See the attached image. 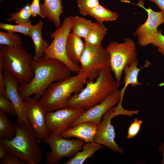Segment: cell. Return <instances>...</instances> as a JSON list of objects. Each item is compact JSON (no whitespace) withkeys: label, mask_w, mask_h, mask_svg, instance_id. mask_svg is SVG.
I'll return each mask as SVG.
<instances>
[{"label":"cell","mask_w":164,"mask_h":164,"mask_svg":"<svg viewBox=\"0 0 164 164\" xmlns=\"http://www.w3.org/2000/svg\"><path fill=\"white\" fill-rule=\"evenodd\" d=\"M106 50L109 55L111 70L115 80L120 82L124 69L137 60L136 45L132 39L126 38L123 43L110 42Z\"/></svg>","instance_id":"7"},{"label":"cell","mask_w":164,"mask_h":164,"mask_svg":"<svg viewBox=\"0 0 164 164\" xmlns=\"http://www.w3.org/2000/svg\"><path fill=\"white\" fill-rule=\"evenodd\" d=\"M138 60H136L130 65L126 67L124 70L125 77L123 83L124 85L121 90L122 97H123L126 89L129 85L132 87H135L142 84V83L138 81L139 73L142 69L148 67L151 64L150 62L146 60L144 65L139 68L138 67Z\"/></svg>","instance_id":"19"},{"label":"cell","mask_w":164,"mask_h":164,"mask_svg":"<svg viewBox=\"0 0 164 164\" xmlns=\"http://www.w3.org/2000/svg\"><path fill=\"white\" fill-rule=\"evenodd\" d=\"M104 146L95 142L86 143L82 147L83 150L77 152L64 164H82L88 158L93 156L94 153Z\"/></svg>","instance_id":"21"},{"label":"cell","mask_w":164,"mask_h":164,"mask_svg":"<svg viewBox=\"0 0 164 164\" xmlns=\"http://www.w3.org/2000/svg\"><path fill=\"white\" fill-rule=\"evenodd\" d=\"M144 4L143 0H138L136 4H132L144 9L148 14L146 21L139 26L134 34L137 37L138 43L141 46L152 44L157 36L158 27L164 23V15L162 12H155L150 7L146 8Z\"/></svg>","instance_id":"10"},{"label":"cell","mask_w":164,"mask_h":164,"mask_svg":"<svg viewBox=\"0 0 164 164\" xmlns=\"http://www.w3.org/2000/svg\"><path fill=\"white\" fill-rule=\"evenodd\" d=\"M148 1L153 2L161 10L164 15V0H148Z\"/></svg>","instance_id":"36"},{"label":"cell","mask_w":164,"mask_h":164,"mask_svg":"<svg viewBox=\"0 0 164 164\" xmlns=\"http://www.w3.org/2000/svg\"><path fill=\"white\" fill-rule=\"evenodd\" d=\"M79 93L67 99L66 107L88 110L102 102L113 92L118 89L120 82L114 80L110 67L102 71L94 81H88Z\"/></svg>","instance_id":"2"},{"label":"cell","mask_w":164,"mask_h":164,"mask_svg":"<svg viewBox=\"0 0 164 164\" xmlns=\"http://www.w3.org/2000/svg\"><path fill=\"white\" fill-rule=\"evenodd\" d=\"M107 29L103 24L94 22L87 37L84 39L86 43L98 45L101 43L107 34Z\"/></svg>","instance_id":"22"},{"label":"cell","mask_w":164,"mask_h":164,"mask_svg":"<svg viewBox=\"0 0 164 164\" xmlns=\"http://www.w3.org/2000/svg\"><path fill=\"white\" fill-rule=\"evenodd\" d=\"M40 4L39 0H33L30 4V9L32 16L36 17L39 15L43 18L40 10Z\"/></svg>","instance_id":"34"},{"label":"cell","mask_w":164,"mask_h":164,"mask_svg":"<svg viewBox=\"0 0 164 164\" xmlns=\"http://www.w3.org/2000/svg\"><path fill=\"white\" fill-rule=\"evenodd\" d=\"M100 0H77L80 14L84 16L88 15L90 11L100 4Z\"/></svg>","instance_id":"29"},{"label":"cell","mask_w":164,"mask_h":164,"mask_svg":"<svg viewBox=\"0 0 164 164\" xmlns=\"http://www.w3.org/2000/svg\"><path fill=\"white\" fill-rule=\"evenodd\" d=\"M80 63V70L85 74L88 80L94 81L102 71L110 67L109 55L101 44L92 45L85 43Z\"/></svg>","instance_id":"8"},{"label":"cell","mask_w":164,"mask_h":164,"mask_svg":"<svg viewBox=\"0 0 164 164\" xmlns=\"http://www.w3.org/2000/svg\"><path fill=\"white\" fill-rule=\"evenodd\" d=\"M118 115L115 106L110 109L104 115L98 125L94 142L107 147L116 152L123 154L124 151L115 141V133L114 126L111 123V119Z\"/></svg>","instance_id":"13"},{"label":"cell","mask_w":164,"mask_h":164,"mask_svg":"<svg viewBox=\"0 0 164 164\" xmlns=\"http://www.w3.org/2000/svg\"><path fill=\"white\" fill-rule=\"evenodd\" d=\"M0 44L9 47H14L22 46L21 38L18 34L7 32H0Z\"/></svg>","instance_id":"28"},{"label":"cell","mask_w":164,"mask_h":164,"mask_svg":"<svg viewBox=\"0 0 164 164\" xmlns=\"http://www.w3.org/2000/svg\"><path fill=\"white\" fill-rule=\"evenodd\" d=\"M31 55L22 46L9 47L0 45V69L14 77L20 85L28 83L33 76Z\"/></svg>","instance_id":"5"},{"label":"cell","mask_w":164,"mask_h":164,"mask_svg":"<svg viewBox=\"0 0 164 164\" xmlns=\"http://www.w3.org/2000/svg\"><path fill=\"white\" fill-rule=\"evenodd\" d=\"M0 110L12 116L16 115L12 103L4 95L0 94Z\"/></svg>","instance_id":"30"},{"label":"cell","mask_w":164,"mask_h":164,"mask_svg":"<svg viewBox=\"0 0 164 164\" xmlns=\"http://www.w3.org/2000/svg\"><path fill=\"white\" fill-rule=\"evenodd\" d=\"M0 159V164H25L16 156L9 153Z\"/></svg>","instance_id":"33"},{"label":"cell","mask_w":164,"mask_h":164,"mask_svg":"<svg viewBox=\"0 0 164 164\" xmlns=\"http://www.w3.org/2000/svg\"><path fill=\"white\" fill-rule=\"evenodd\" d=\"M24 101L29 124L40 140L43 142L50 135L46 121V112L34 97H29Z\"/></svg>","instance_id":"12"},{"label":"cell","mask_w":164,"mask_h":164,"mask_svg":"<svg viewBox=\"0 0 164 164\" xmlns=\"http://www.w3.org/2000/svg\"><path fill=\"white\" fill-rule=\"evenodd\" d=\"M16 133L11 140L0 139V145L8 153L17 157L25 164H39L43 158V151L39 145L40 141L30 126L16 120Z\"/></svg>","instance_id":"3"},{"label":"cell","mask_w":164,"mask_h":164,"mask_svg":"<svg viewBox=\"0 0 164 164\" xmlns=\"http://www.w3.org/2000/svg\"><path fill=\"white\" fill-rule=\"evenodd\" d=\"M7 15L9 17L6 18V20L9 22L14 21L17 24L27 22L32 16L30 4L28 3L18 12L8 14Z\"/></svg>","instance_id":"26"},{"label":"cell","mask_w":164,"mask_h":164,"mask_svg":"<svg viewBox=\"0 0 164 164\" xmlns=\"http://www.w3.org/2000/svg\"><path fill=\"white\" fill-rule=\"evenodd\" d=\"M142 123V120L137 118H135L128 128L126 138L132 139L136 136L140 131Z\"/></svg>","instance_id":"31"},{"label":"cell","mask_w":164,"mask_h":164,"mask_svg":"<svg viewBox=\"0 0 164 164\" xmlns=\"http://www.w3.org/2000/svg\"><path fill=\"white\" fill-rule=\"evenodd\" d=\"M98 125L92 122H85L69 127L61 136L69 139L75 137L85 143L94 142L95 134Z\"/></svg>","instance_id":"16"},{"label":"cell","mask_w":164,"mask_h":164,"mask_svg":"<svg viewBox=\"0 0 164 164\" xmlns=\"http://www.w3.org/2000/svg\"><path fill=\"white\" fill-rule=\"evenodd\" d=\"M121 90L111 94L105 100L92 108L84 111L71 124L70 127L85 122H92L98 125L104 114L111 108L123 101Z\"/></svg>","instance_id":"14"},{"label":"cell","mask_w":164,"mask_h":164,"mask_svg":"<svg viewBox=\"0 0 164 164\" xmlns=\"http://www.w3.org/2000/svg\"><path fill=\"white\" fill-rule=\"evenodd\" d=\"M88 15L101 23L115 21L118 17L117 13L107 9L100 4L91 9Z\"/></svg>","instance_id":"23"},{"label":"cell","mask_w":164,"mask_h":164,"mask_svg":"<svg viewBox=\"0 0 164 164\" xmlns=\"http://www.w3.org/2000/svg\"><path fill=\"white\" fill-rule=\"evenodd\" d=\"M6 113L0 110V139L11 140L16 135L15 124L9 120Z\"/></svg>","instance_id":"25"},{"label":"cell","mask_w":164,"mask_h":164,"mask_svg":"<svg viewBox=\"0 0 164 164\" xmlns=\"http://www.w3.org/2000/svg\"><path fill=\"white\" fill-rule=\"evenodd\" d=\"M7 153V151L5 148L2 145H0V159L5 156Z\"/></svg>","instance_id":"38"},{"label":"cell","mask_w":164,"mask_h":164,"mask_svg":"<svg viewBox=\"0 0 164 164\" xmlns=\"http://www.w3.org/2000/svg\"><path fill=\"white\" fill-rule=\"evenodd\" d=\"M158 150L161 154L162 156L161 163L164 164V141L158 147Z\"/></svg>","instance_id":"37"},{"label":"cell","mask_w":164,"mask_h":164,"mask_svg":"<svg viewBox=\"0 0 164 164\" xmlns=\"http://www.w3.org/2000/svg\"><path fill=\"white\" fill-rule=\"evenodd\" d=\"M32 26L31 22H28L16 25L1 22L0 28L6 30L7 32H18L22 34L24 36L30 37L31 30Z\"/></svg>","instance_id":"27"},{"label":"cell","mask_w":164,"mask_h":164,"mask_svg":"<svg viewBox=\"0 0 164 164\" xmlns=\"http://www.w3.org/2000/svg\"><path fill=\"white\" fill-rule=\"evenodd\" d=\"M81 38L72 32H70L66 46V53L68 58L73 64L78 65L85 46V42Z\"/></svg>","instance_id":"18"},{"label":"cell","mask_w":164,"mask_h":164,"mask_svg":"<svg viewBox=\"0 0 164 164\" xmlns=\"http://www.w3.org/2000/svg\"><path fill=\"white\" fill-rule=\"evenodd\" d=\"M84 111L66 107L46 112V121L50 134L60 135Z\"/></svg>","instance_id":"11"},{"label":"cell","mask_w":164,"mask_h":164,"mask_svg":"<svg viewBox=\"0 0 164 164\" xmlns=\"http://www.w3.org/2000/svg\"><path fill=\"white\" fill-rule=\"evenodd\" d=\"M43 22L40 20L36 25L32 26L30 37L33 41L35 48L34 59L43 56L45 50L49 46L47 42L43 38L42 30Z\"/></svg>","instance_id":"20"},{"label":"cell","mask_w":164,"mask_h":164,"mask_svg":"<svg viewBox=\"0 0 164 164\" xmlns=\"http://www.w3.org/2000/svg\"><path fill=\"white\" fill-rule=\"evenodd\" d=\"M158 48V51L164 56V35L160 29H158L157 36L152 44Z\"/></svg>","instance_id":"32"},{"label":"cell","mask_w":164,"mask_h":164,"mask_svg":"<svg viewBox=\"0 0 164 164\" xmlns=\"http://www.w3.org/2000/svg\"><path fill=\"white\" fill-rule=\"evenodd\" d=\"M73 18L72 15L66 17L61 26L50 34V37L53 39L45 50L43 57L46 59L60 61L65 64L72 72L78 73L80 67L69 60L66 51L67 39L73 27Z\"/></svg>","instance_id":"6"},{"label":"cell","mask_w":164,"mask_h":164,"mask_svg":"<svg viewBox=\"0 0 164 164\" xmlns=\"http://www.w3.org/2000/svg\"><path fill=\"white\" fill-rule=\"evenodd\" d=\"M3 73L5 80V96L11 101L15 108L17 117L16 120L29 125L26 117L25 104L19 92V83L10 73L5 71Z\"/></svg>","instance_id":"15"},{"label":"cell","mask_w":164,"mask_h":164,"mask_svg":"<svg viewBox=\"0 0 164 164\" xmlns=\"http://www.w3.org/2000/svg\"><path fill=\"white\" fill-rule=\"evenodd\" d=\"M5 80L1 69H0V94L5 95Z\"/></svg>","instance_id":"35"},{"label":"cell","mask_w":164,"mask_h":164,"mask_svg":"<svg viewBox=\"0 0 164 164\" xmlns=\"http://www.w3.org/2000/svg\"><path fill=\"white\" fill-rule=\"evenodd\" d=\"M87 81L85 74L80 70L75 76H70L51 84L39 101L46 112L66 108L68 98L73 93L80 92Z\"/></svg>","instance_id":"4"},{"label":"cell","mask_w":164,"mask_h":164,"mask_svg":"<svg viewBox=\"0 0 164 164\" xmlns=\"http://www.w3.org/2000/svg\"><path fill=\"white\" fill-rule=\"evenodd\" d=\"M40 6L43 18L53 22L56 28L61 26L60 16L63 12L62 0H44Z\"/></svg>","instance_id":"17"},{"label":"cell","mask_w":164,"mask_h":164,"mask_svg":"<svg viewBox=\"0 0 164 164\" xmlns=\"http://www.w3.org/2000/svg\"><path fill=\"white\" fill-rule=\"evenodd\" d=\"M43 142L48 145L51 149L46 155V164L58 163L62 158L74 155L82 149L85 143L78 138L69 140L61 135L50 134Z\"/></svg>","instance_id":"9"},{"label":"cell","mask_w":164,"mask_h":164,"mask_svg":"<svg viewBox=\"0 0 164 164\" xmlns=\"http://www.w3.org/2000/svg\"><path fill=\"white\" fill-rule=\"evenodd\" d=\"M3 1V0H0V2H2Z\"/></svg>","instance_id":"39"},{"label":"cell","mask_w":164,"mask_h":164,"mask_svg":"<svg viewBox=\"0 0 164 164\" xmlns=\"http://www.w3.org/2000/svg\"><path fill=\"white\" fill-rule=\"evenodd\" d=\"M31 67L34 75L27 84L20 85L19 92L24 100L32 95L39 100L47 88L52 83L70 76L71 71L64 63L53 59L43 56L33 59Z\"/></svg>","instance_id":"1"},{"label":"cell","mask_w":164,"mask_h":164,"mask_svg":"<svg viewBox=\"0 0 164 164\" xmlns=\"http://www.w3.org/2000/svg\"><path fill=\"white\" fill-rule=\"evenodd\" d=\"M92 20L78 16H73L72 32L84 39L88 35L92 27Z\"/></svg>","instance_id":"24"}]
</instances>
